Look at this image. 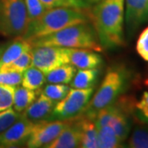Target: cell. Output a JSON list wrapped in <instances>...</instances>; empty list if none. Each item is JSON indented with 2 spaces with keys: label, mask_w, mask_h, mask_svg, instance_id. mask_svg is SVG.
I'll use <instances>...</instances> for the list:
<instances>
[{
  "label": "cell",
  "mask_w": 148,
  "mask_h": 148,
  "mask_svg": "<svg viewBox=\"0 0 148 148\" xmlns=\"http://www.w3.org/2000/svg\"><path fill=\"white\" fill-rule=\"evenodd\" d=\"M70 1L72 2V3L75 8L85 10L91 8L101 0H70Z\"/></svg>",
  "instance_id": "32"
},
{
  "label": "cell",
  "mask_w": 148,
  "mask_h": 148,
  "mask_svg": "<svg viewBox=\"0 0 148 148\" xmlns=\"http://www.w3.org/2000/svg\"><path fill=\"white\" fill-rule=\"evenodd\" d=\"M39 91V90L36 91L35 90H31L24 86H18L15 88L13 95L14 110L18 113L23 112L36 100Z\"/></svg>",
  "instance_id": "17"
},
{
  "label": "cell",
  "mask_w": 148,
  "mask_h": 148,
  "mask_svg": "<svg viewBox=\"0 0 148 148\" xmlns=\"http://www.w3.org/2000/svg\"><path fill=\"white\" fill-rule=\"evenodd\" d=\"M33 126L34 122L21 114L17 121L0 133V147H16L26 144Z\"/></svg>",
  "instance_id": "10"
},
{
  "label": "cell",
  "mask_w": 148,
  "mask_h": 148,
  "mask_svg": "<svg viewBox=\"0 0 148 148\" xmlns=\"http://www.w3.org/2000/svg\"><path fill=\"white\" fill-rule=\"evenodd\" d=\"M70 89L71 88L66 84L51 83L45 86V88L42 90V93L49 99L54 101H58L63 100L69 93Z\"/></svg>",
  "instance_id": "23"
},
{
  "label": "cell",
  "mask_w": 148,
  "mask_h": 148,
  "mask_svg": "<svg viewBox=\"0 0 148 148\" xmlns=\"http://www.w3.org/2000/svg\"><path fill=\"white\" fill-rule=\"evenodd\" d=\"M32 62V49L27 51L16 60L12 62L10 64H7L5 66L0 68V70H6V71H15L18 73H23L27 70L31 65Z\"/></svg>",
  "instance_id": "22"
},
{
  "label": "cell",
  "mask_w": 148,
  "mask_h": 148,
  "mask_svg": "<svg viewBox=\"0 0 148 148\" xmlns=\"http://www.w3.org/2000/svg\"><path fill=\"white\" fill-rule=\"evenodd\" d=\"M56 101L41 93L36 101L23 111V115L32 122L49 120Z\"/></svg>",
  "instance_id": "12"
},
{
  "label": "cell",
  "mask_w": 148,
  "mask_h": 148,
  "mask_svg": "<svg viewBox=\"0 0 148 148\" xmlns=\"http://www.w3.org/2000/svg\"><path fill=\"white\" fill-rule=\"evenodd\" d=\"M124 0H101L86 10L103 48H114L124 45L123 39Z\"/></svg>",
  "instance_id": "1"
},
{
  "label": "cell",
  "mask_w": 148,
  "mask_h": 148,
  "mask_svg": "<svg viewBox=\"0 0 148 148\" xmlns=\"http://www.w3.org/2000/svg\"><path fill=\"white\" fill-rule=\"evenodd\" d=\"M99 76V70L96 69H80L72 80L71 86L77 89L93 87Z\"/></svg>",
  "instance_id": "19"
},
{
  "label": "cell",
  "mask_w": 148,
  "mask_h": 148,
  "mask_svg": "<svg viewBox=\"0 0 148 148\" xmlns=\"http://www.w3.org/2000/svg\"><path fill=\"white\" fill-rule=\"evenodd\" d=\"M43 5L47 9L58 8V7H73V4L70 0H40Z\"/></svg>",
  "instance_id": "30"
},
{
  "label": "cell",
  "mask_w": 148,
  "mask_h": 148,
  "mask_svg": "<svg viewBox=\"0 0 148 148\" xmlns=\"http://www.w3.org/2000/svg\"><path fill=\"white\" fill-rule=\"evenodd\" d=\"M128 147L132 148H148V129L140 126L136 127L128 140Z\"/></svg>",
  "instance_id": "24"
},
{
  "label": "cell",
  "mask_w": 148,
  "mask_h": 148,
  "mask_svg": "<svg viewBox=\"0 0 148 148\" xmlns=\"http://www.w3.org/2000/svg\"><path fill=\"white\" fill-rule=\"evenodd\" d=\"M94 88L70 89L63 100L56 103L49 120H67L80 115L93 94Z\"/></svg>",
  "instance_id": "7"
},
{
  "label": "cell",
  "mask_w": 148,
  "mask_h": 148,
  "mask_svg": "<svg viewBox=\"0 0 148 148\" xmlns=\"http://www.w3.org/2000/svg\"><path fill=\"white\" fill-rule=\"evenodd\" d=\"M77 123L81 131V144L80 147L97 148L99 147L98 129L94 121L80 114L76 117Z\"/></svg>",
  "instance_id": "14"
},
{
  "label": "cell",
  "mask_w": 148,
  "mask_h": 148,
  "mask_svg": "<svg viewBox=\"0 0 148 148\" xmlns=\"http://www.w3.org/2000/svg\"><path fill=\"white\" fill-rule=\"evenodd\" d=\"M29 22L41 16L46 11L40 0H24Z\"/></svg>",
  "instance_id": "26"
},
{
  "label": "cell",
  "mask_w": 148,
  "mask_h": 148,
  "mask_svg": "<svg viewBox=\"0 0 148 148\" xmlns=\"http://www.w3.org/2000/svg\"><path fill=\"white\" fill-rule=\"evenodd\" d=\"M22 73L15 71L0 70V85L16 86L21 83Z\"/></svg>",
  "instance_id": "28"
},
{
  "label": "cell",
  "mask_w": 148,
  "mask_h": 148,
  "mask_svg": "<svg viewBox=\"0 0 148 148\" xmlns=\"http://www.w3.org/2000/svg\"><path fill=\"white\" fill-rule=\"evenodd\" d=\"M71 48L57 46L32 47V66L40 69L46 75L54 69L70 64Z\"/></svg>",
  "instance_id": "8"
},
{
  "label": "cell",
  "mask_w": 148,
  "mask_h": 148,
  "mask_svg": "<svg viewBox=\"0 0 148 148\" xmlns=\"http://www.w3.org/2000/svg\"><path fill=\"white\" fill-rule=\"evenodd\" d=\"M15 86L0 85V112L9 109L13 105Z\"/></svg>",
  "instance_id": "27"
},
{
  "label": "cell",
  "mask_w": 148,
  "mask_h": 148,
  "mask_svg": "<svg viewBox=\"0 0 148 148\" xmlns=\"http://www.w3.org/2000/svg\"><path fill=\"white\" fill-rule=\"evenodd\" d=\"M126 82L127 76L123 70L109 69L101 86L81 114L94 121L99 111L114 104L117 97L124 90Z\"/></svg>",
  "instance_id": "4"
},
{
  "label": "cell",
  "mask_w": 148,
  "mask_h": 148,
  "mask_svg": "<svg viewBox=\"0 0 148 148\" xmlns=\"http://www.w3.org/2000/svg\"><path fill=\"white\" fill-rule=\"evenodd\" d=\"M32 49L31 43L23 36H16L5 48L0 57V68L10 64L18 58L21 54Z\"/></svg>",
  "instance_id": "16"
},
{
  "label": "cell",
  "mask_w": 148,
  "mask_h": 148,
  "mask_svg": "<svg viewBox=\"0 0 148 148\" xmlns=\"http://www.w3.org/2000/svg\"><path fill=\"white\" fill-rule=\"evenodd\" d=\"M2 52H3V49L0 48V57H1V54H2Z\"/></svg>",
  "instance_id": "33"
},
{
  "label": "cell",
  "mask_w": 148,
  "mask_h": 148,
  "mask_svg": "<svg viewBox=\"0 0 148 148\" xmlns=\"http://www.w3.org/2000/svg\"><path fill=\"white\" fill-rule=\"evenodd\" d=\"M81 131L76 118L73 119L71 123L48 145L46 148H73L80 147Z\"/></svg>",
  "instance_id": "13"
},
{
  "label": "cell",
  "mask_w": 148,
  "mask_h": 148,
  "mask_svg": "<svg viewBox=\"0 0 148 148\" xmlns=\"http://www.w3.org/2000/svg\"><path fill=\"white\" fill-rule=\"evenodd\" d=\"M84 9L73 7H58L47 9L42 16L29 22L22 36L29 42L40 37L57 32L65 27L88 22Z\"/></svg>",
  "instance_id": "2"
},
{
  "label": "cell",
  "mask_w": 148,
  "mask_h": 148,
  "mask_svg": "<svg viewBox=\"0 0 148 148\" xmlns=\"http://www.w3.org/2000/svg\"><path fill=\"white\" fill-rule=\"evenodd\" d=\"M30 43L32 47L57 46L88 49L97 52L103 50L95 28L89 21L65 27L53 34L35 39Z\"/></svg>",
  "instance_id": "3"
},
{
  "label": "cell",
  "mask_w": 148,
  "mask_h": 148,
  "mask_svg": "<svg viewBox=\"0 0 148 148\" xmlns=\"http://www.w3.org/2000/svg\"><path fill=\"white\" fill-rule=\"evenodd\" d=\"M76 74V67L73 64H64L54 69L46 76V81L49 83L69 84L73 79Z\"/></svg>",
  "instance_id": "18"
},
{
  "label": "cell",
  "mask_w": 148,
  "mask_h": 148,
  "mask_svg": "<svg viewBox=\"0 0 148 148\" xmlns=\"http://www.w3.org/2000/svg\"><path fill=\"white\" fill-rule=\"evenodd\" d=\"M21 114L16 112L14 109L9 108L0 112V133L11 127L14 123L19 119Z\"/></svg>",
  "instance_id": "25"
},
{
  "label": "cell",
  "mask_w": 148,
  "mask_h": 148,
  "mask_svg": "<svg viewBox=\"0 0 148 148\" xmlns=\"http://www.w3.org/2000/svg\"><path fill=\"white\" fill-rule=\"evenodd\" d=\"M138 110L143 115L145 119L148 120V91H145L139 102L137 103Z\"/></svg>",
  "instance_id": "31"
},
{
  "label": "cell",
  "mask_w": 148,
  "mask_h": 148,
  "mask_svg": "<svg viewBox=\"0 0 148 148\" xmlns=\"http://www.w3.org/2000/svg\"><path fill=\"white\" fill-rule=\"evenodd\" d=\"M128 106V103L121 101L118 105L112 104L102 109L96 114L94 120L96 127L110 126L122 143L124 142L130 131L127 112L129 111L130 106Z\"/></svg>",
  "instance_id": "6"
},
{
  "label": "cell",
  "mask_w": 148,
  "mask_h": 148,
  "mask_svg": "<svg viewBox=\"0 0 148 148\" xmlns=\"http://www.w3.org/2000/svg\"><path fill=\"white\" fill-rule=\"evenodd\" d=\"M46 82L45 74L40 69L35 67L28 68L23 72L21 86L31 89V90H40Z\"/></svg>",
  "instance_id": "20"
},
{
  "label": "cell",
  "mask_w": 148,
  "mask_h": 148,
  "mask_svg": "<svg viewBox=\"0 0 148 148\" xmlns=\"http://www.w3.org/2000/svg\"><path fill=\"white\" fill-rule=\"evenodd\" d=\"M67 120H40L34 123L32 133L27 140V147H46L71 123Z\"/></svg>",
  "instance_id": "9"
},
{
  "label": "cell",
  "mask_w": 148,
  "mask_h": 148,
  "mask_svg": "<svg viewBox=\"0 0 148 148\" xmlns=\"http://www.w3.org/2000/svg\"><path fill=\"white\" fill-rule=\"evenodd\" d=\"M29 24L24 0H0V35L22 36Z\"/></svg>",
  "instance_id": "5"
},
{
  "label": "cell",
  "mask_w": 148,
  "mask_h": 148,
  "mask_svg": "<svg viewBox=\"0 0 148 148\" xmlns=\"http://www.w3.org/2000/svg\"><path fill=\"white\" fill-rule=\"evenodd\" d=\"M98 129L99 147L117 148L121 147L122 142L117 137L113 128L110 126H104Z\"/></svg>",
  "instance_id": "21"
},
{
  "label": "cell",
  "mask_w": 148,
  "mask_h": 148,
  "mask_svg": "<svg viewBox=\"0 0 148 148\" xmlns=\"http://www.w3.org/2000/svg\"><path fill=\"white\" fill-rule=\"evenodd\" d=\"M137 51L144 60L148 61V27L143 30L138 37Z\"/></svg>",
  "instance_id": "29"
},
{
  "label": "cell",
  "mask_w": 148,
  "mask_h": 148,
  "mask_svg": "<svg viewBox=\"0 0 148 148\" xmlns=\"http://www.w3.org/2000/svg\"><path fill=\"white\" fill-rule=\"evenodd\" d=\"M127 33L132 36L142 25L148 22V0H125Z\"/></svg>",
  "instance_id": "11"
},
{
  "label": "cell",
  "mask_w": 148,
  "mask_h": 148,
  "mask_svg": "<svg viewBox=\"0 0 148 148\" xmlns=\"http://www.w3.org/2000/svg\"><path fill=\"white\" fill-rule=\"evenodd\" d=\"M70 64L79 69H97L102 64V58L92 49H73L70 54Z\"/></svg>",
  "instance_id": "15"
}]
</instances>
